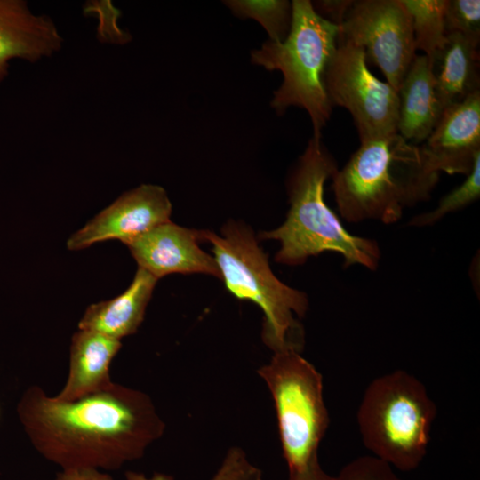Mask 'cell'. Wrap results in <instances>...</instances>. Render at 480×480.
Here are the masks:
<instances>
[{"instance_id": "cell-7", "label": "cell", "mask_w": 480, "mask_h": 480, "mask_svg": "<svg viewBox=\"0 0 480 480\" xmlns=\"http://www.w3.org/2000/svg\"><path fill=\"white\" fill-rule=\"evenodd\" d=\"M258 374L272 396L289 474L300 472L318 457L329 426L322 374L294 349L274 353Z\"/></svg>"}, {"instance_id": "cell-6", "label": "cell", "mask_w": 480, "mask_h": 480, "mask_svg": "<svg viewBox=\"0 0 480 480\" xmlns=\"http://www.w3.org/2000/svg\"><path fill=\"white\" fill-rule=\"evenodd\" d=\"M436 407L415 376L396 370L374 379L357 411L362 441L398 470L417 468L427 454Z\"/></svg>"}, {"instance_id": "cell-27", "label": "cell", "mask_w": 480, "mask_h": 480, "mask_svg": "<svg viewBox=\"0 0 480 480\" xmlns=\"http://www.w3.org/2000/svg\"><path fill=\"white\" fill-rule=\"evenodd\" d=\"M125 480H174V477L172 475L162 472H155L150 476H147L140 472L127 471L125 473Z\"/></svg>"}, {"instance_id": "cell-2", "label": "cell", "mask_w": 480, "mask_h": 480, "mask_svg": "<svg viewBox=\"0 0 480 480\" xmlns=\"http://www.w3.org/2000/svg\"><path fill=\"white\" fill-rule=\"evenodd\" d=\"M338 169L321 138L312 137L288 180L290 209L285 220L259 235L260 240L280 243L276 262L296 266L331 252L342 257L345 267L378 268L381 252L377 241L347 230L324 201V184Z\"/></svg>"}, {"instance_id": "cell-5", "label": "cell", "mask_w": 480, "mask_h": 480, "mask_svg": "<svg viewBox=\"0 0 480 480\" xmlns=\"http://www.w3.org/2000/svg\"><path fill=\"white\" fill-rule=\"evenodd\" d=\"M339 33L340 28L321 17L312 2L293 0L286 38L281 43L268 40L251 53L253 64L283 75L271 107L279 114L292 106L305 109L316 138H321L332 110L324 78L337 48Z\"/></svg>"}, {"instance_id": "cell-18", "label": "cell", "mask_w": 480, "mask_h": 480, "mask_svg": "<svg viewBox=\"0 0 480 480\" xmlns=\"http://www.w3.org/2000/svg\"><path fill=\"white\" fill-rule=\"evenodd\" d=\"M413 31L415 49L431 57L445 40L444 11L447 0H401Z\"/></svg>"}, {"instance_id": "cell-24", "label": "cell", "mask_w": 480, "mask_h": 480, "mask_svg": "<svg viewBox=\"0 0 480 480\" xmlns=\"http://www.w3.org/2000/svg\"><path fill=\"white\" fill-rule=\"evenodd\" d=\"M354 0H321L312 5L315 11L326 20L340 27Z\"/></svg>"}, {"instance_id": "cell-1", "label": "cell", "mask_w": 480, "mask_h": 480, "mask_svg": "<svg viewBox=\"0 0 480 480\" xmlns=\"http://www.w3.org/2000/svg\"><path fill=\"white\" fill-rule=\"evenodd\" d=\"M17 412L35 450L61 469L117 470L140 459L165 428L146 393L116 382L72 401L33 385Z\"/></svg>"}, {"instance_id": "cell-13", "label": "cell", "mask_w": 480, "mask_h": 480, "mask_svg": "<svg viewBox=\"0 0 480 480\" xmlns=\"http://www.w3.org/2000/svg\"><path fill=\"white\" fill-rule=\"evenodd\" d=\"M62 42L52 19L34 14L25 1L0 0V84L12 60L36 62L60 51Z\"/></svg>"}, {"instance_id": "cell-15", "label": "cell", "mask_w": 480, "mask_h": 480, "mask_svg": "<svg viewBox=\"0 0 480 480\" xmlns=\"http://www.w3.org/2000/svg\"><path fill=\"white\" fill-rule=\"evenodd\" d=\"M397 94L399 104L396 132L414 145L421 144L434 130L444 112L428 56L416 54Z\"/></svg>"}, {"instance_id": "cell-16", "label": "cell", "mask_w": 480, "mask_h": 480, "mask_svg": "<svg viewBox=\"0 0 480 480\" xmlns=\"http://www.w3.org/2000/svg\"><path fill=\"white\" fill-rule=\"evenodd\" d=\"M157 280L138 268L124 292L87 307L78 322V329L98 332L119 340L135 333L144 319Z\"/></svg>"}, {"instance_id": "cell-20", "label": "cell", "mask_w": 480, "mask_h": 480, "mask_svg": "<svg viewBox=\"0 0 480 480\" xmlns=\"http://www.w3.org/2000/svg\"><path fill=\"white\" fill-rule=\"evenodd\" d=\"M480 196V154L476 156L471 171L465 180L447 195L443 196L435 209L413 217L409 225L428 227L434 225L444 217L469 205Z\"/></svg>"}, {"instance_id": "cell-22", "label": "cell", "mask_w": 480, "mask_h": 480, "mask_svg": "<svg viewBox=\"0 0 480 480\" xmlns=\"http://www.w3.org/2000/svg\"><path fill=\"white\" fill-rule=\"evenodd\" d=\"M329 480H401L386 461L373 456H360L346 464Z\"/></svg>"}, {"instance_id": "cell-9", "label": "cell", "mask_w": 480, "mask_h": 480, "mask_svg": "<svg viewBox=\"0 0 480 480\" xmlns=\"http://www.w3.org/2000/svg\"><path fill=\"white\" fill-rule=\"evenodd\" d=\"M340 28L339 38L364 51L396 91L416 56L410 15L401 0H356Z\"/></svg>"}, {"instance_id": "cell-21", "label": "cell", "mask_w": 480, "mask_h": 480, "mask_svg": "<svg viewBox=\"0 0 480 480\" xmlns=\"http://www.w3.org/2000/svg\"><path fill=\"white\" fill-rule=\"evenodd\" d=\"M444 27L446 34L458 33L479 44L480 1L447 0Z\"/></svg>"}, {"instance_id": "cell-19", "label": "cell", "mask_w": 480, "mask_h": 480, "mask_svg": "<svg viewBox=\"0 0 480 480\" xmlns=\"http://www.w3.org/2000/svg\"><path fill=\"white\" fill-rule=\"evenodd\" d=\"M224 3L236 16L258 21L272 42L281 43L289 34L292 23V3L289 1L230 0Z\"/></svg>"}, {"instance_id": "cell-23", "label": "cell", "mask_w": 480, "mask_h": 480, "mask_svg": "<svg viewBox=\"0 0 480 480\" xmlns=\"http://www.w3.org/2000/svg\"><path fill=\"white\" fill-rule=\"evenodd\" d=\"M209 480H263L261 469L254 465L245 452L230 447L220 467Z\"/></svg>"}, {"instance_id": "cell-25", "label": "cell", "mask_w": 480, "mask_h": 480, "mask_svg": "<svg viewBox=\"0 0 480 480\" xmlns=\"http://www.w3.org/2000/svg\"><path fill=\"white\" fill-rule=\"evenodd\" d=\"M53 480H114L112 476L94 468L61 469Z\"/></svg>"}, {"instance_id": "cell-17", "label": "cell", "mask_w": 480, "mask_h": 480, "mask_svg": "<svg viewBox=\"0 0 480 480\" xmlns=\"http://www.w3.org/2000/svg\"><path fill=\"white\" fill-rule=\"evenodd\" d=\"M478 45L460 34L449 33L442 46L428 57L443 110L480 91Z\"/></svg>"}, {"instance_id": "cell-3", "label": "cell", "mask_w": 480, "mask_h": 480, "mask_svg": "<svg viewBox=\"0 0 480 480\" xmlns=\"http://www.w3.org/2000/svg\"><path fill=\"white\" fill-rule=\"evenodd\" d=\"M439 174L430 172L419 145L397 132L361 141L332 176L340 217L348 222H397L406 208L429 199Z\"/></svg>"}, {"instance_id": "cell-11", "label": "cell", "mask_w": 480, "mask_h": 480, "mask_svg": "<svg viewBox=\"0 0 480 480\" xmlns=\"http://www.w3.org/2000/svg\"><path fill=\"white\" fill-rule=\"evenodd\" d=\"M201 230L163 222L126 242L138 268L156 279L173 273H202L220 278L215 259L204 252Z\"/></svg>"}, {"instance_id": "cell-26", "label": "cell", "mask_w": 480, "mask_h": 480, "mask_svg": "<svg viewBox=\"0 0 480 480\" xmlns=\"http://www.w3.org/2000/svg\"><path fill=\"white\" fill-rule=\"evenodd\" d=\"M329 476L321 468L317 457L303 470L289 474L288 480H329Z\"/></svg>"}, {"instance_id": "cell-10", "label": "cell", "mask_w": 480, "mask_h": 480, "mask_svg": "<svg viewBox=\"0 0 480 480\" xmlns=\"http://www.w3.org/2000/svg\"><path fill=\"white\" fill-rule=\"evenodd\" d=\"M172 204L164 188L142 184L117 197L67 240L69 251L119 240L123 244L170 220Z\"/></svg>"}, {"instance_id": "cell-4", "label": "cell", "mask_w": 480, "mask_h": 480, "mask_svg": "<svg viewBox=\"0 0 480 480\" xmlns=\"http://www.w3.org/2000/svg\"><path fill=\"white\" fill-rule=\"evenodd\" d=\"M202 242L212 244L220 279L236 298L258 305L264 314L262 340L274 352H300L304 331L297 320L308 308L307 295L280 281L272 272L267 254L252 229L229 221L221 236L201 230Z\"/></svg>"}, {"instance_id": "cell-8", "label": "cell", "mask_w": 480, "mask_h": 480, "mask_svg": "<svg viewBox=\"0 0 480 480\" xmlns=\"http://www.w3.org/2000/svg\"><path fill=\"white\" fill-rule=\"evenodd\" d=\"M324 84L332 108L342 107L350 113L360 141L396 132L397 91L370 71L363 50L338 37Z\"/></svg>"}, {"instance_id": "cell-12", "label": "cell", "mask_w": 480, "mask_h": 480, "mask_svg": "<svg viewBox=\"0 0 480 480\" xmlns=\"http://www.w3.org/2000/svg\"><path fill=\"white\" fill-rule=\"evenodd\" d=\"M419 148L430 172L467 175L480 154V91L444 109Z\"/></svg>"}, {"instance_id": "cell-14", "label": "cell", "mask_w": 480, "mask_h": 480, "mask_svg": "<svg viewBox=\"0 0 480 480\" xmlns=\"http://www.w3.org/2000/svg\"><path fill=\"white\" fill-rule=\"evenodd\" d=\"M122 347L119 340L98 332L78 329L71 338L66 381L54 396L72 401L109 387L110 364Z\"/></svg>"}]
</instances>
